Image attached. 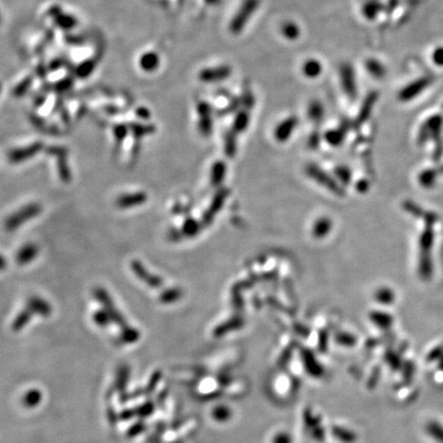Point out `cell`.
Here are the masks:
<instances>
[{
  "instance_id": "obj_1",
  "label": "cell",
  "mask_w": 443,
  "mask_h": 443,
  "mask_svg": "<svg viewBox=\"0 0 443 443\" xmlns=\"http://www.w3.org/2000/svg\"><path fill=\"white\" fill-rule=\"evenodd\" d=\"M42 212V207L37 202L29 203L21 208L19 211L12 214L5 222V228L7 231L13 232L20 228L23 224L31 219L36 218Z\"/></svg>"
},
{
  "instance_id": "obj_2",
  "label": "cell",
  "mask_w": 443,
  "mask_h": 443,
  "mask_svg": "<svg viewBox=\"0 0 443 443\" xmlns=\"http://www.w3.org/2000/svg\"><path fill=\"white\" fill-rule=\"evenodd\" d=\"M261 0H243L239 10L237 11L230 23V30L234 34H239L258 11Z\"/></svg>"
},
{
  "instance_id": "obj_3",
  "label": "cell",
  "mask_w": 443,
  "mask_h": 443,
  "mask_svg": "<svg viewBox=\"0 0 443 443\" xmlns=\"http://www.w3.org/2000/svg\"><path fill=\"white\" fill-rule=\"evenodd\" d=\"M306 174L308 175L311 179L315 180L318 184L325 187L331 193H333L335 195H339V196L344 195L343 189L338 186V184L330 176H328L324 172V170H322L318 166H316L314 164L308 165L306 167Z\"/></svg>"
},
{
  "instance_id": "obj_4",
  "label": "cell",
  "mask_w": 443,
  "mask_h": 443,
  "mask_svg": "<svg viewBox=\"0 0 443 443\" xmlns=\"http://www.w3.org/2000/svg\"><path fill=\"white\" fill-rule=\"evenodd\" d=\"M47 154L54 156L57 158V168L59 177L62 180L63 183L68 184L72 180L71 170L68 164V156H67V149L60 146H53L46 150Z\"/></svg>"
},
{
  "instance_id": "obj_5",
  "label": "cell",
  "mask_w": 443,
  "mask_h": 443,
  "mask_svg": "<svg viewBox=\"0 0 443 443\" xmlns=\"http://www.w3.org/2000/svg\"><path fill=\"white\" fill-rule=\"evenodd\" d=\"M130 268L133 272V274L137 276L141 281H143L145 284L149 285L152 288H158L162 285V279L154 275L146 269V267L142 264V262L138 260H133L130 262Z\"/></svg>"
},
{
  "instance_id": "obj_6",
  "label": "cell",
  "mask_w": 443,
  "mask_h": 443,
  "mask_svg": "<svg viewBox=\"0 0 443 443\" xmlns=\"http://www.w3.org/2000/svg\"><path fill=\"white\" fill-rule=\"evenodd\" d=\"M228 194H229V190L226 188H222L216 193V195L211 203V207L209 208L207 213L204 214L202 217V223L204 226H210L213 223L216 215L223 208Z\"/></svg>"
},
{
  "instance_id": "obj_7",
  "label": "cell",
  "mask_w": 443,
  "mask_h": 443,
  "mask_svg": "<svg viewBox=\"0 0 443 443\" xmlns=\"http://www.w3.org/2000/svg\"><path fill=\"white\" fill-rule=\"evenodd\" d=\"M231 72H232L231 68L227 65H223L215 68H207V69H203L200 72L199 78L203 82L214 83L227 79L231 75Z\"/></svg>"
},
{
  "instance_id": "obj_8",
  "label": "cell",
  "mask_w": 443,
  "mask_h": 443,
  "mask_svg": "<svg viewBox=\"0 0 443 443\" xmlns=\"http://www.w3.org/2000/svg\"><path fill=\"white\" fill-rule=\"evenodd\" d=\"M42 149H43V144L40 142H36L24 148L12 150L9 153L8 158L12 163H20L34 157Z\"/></svg>"
},
{
  "instance_id": "obj_9",
  "label": "cell",
  "mask_w": 443,
  "mask_h": 443,
  "mask_svg": "<svg viewBox=\"0 0 443 443\" xmlns=\"http://www.w3.org/2000/svg\"><path fill=\"white\" fill-rule=\"evenodd\" d=\"M147 199H148V196L143 191L125 193V194L120 195L116 199V206L119 209H123V210L132 209V208H137V207L142 206V204H144L147 201Z\"/></svg>"
},
{
  "instance_id": "obj_10",
  "label": "cell",
  "mask_w": 443,
  "mask_h": 443,
  "mask_svg": "<svg viewBox=\"0 0 443 443\" xmlns=\"http://www.w3.org/2000/svg\"><path fill=\"white\" fill-rule=\"evenodd\" d=\"M200 119L198 123L199 131L208 137L213 131V121H212V107L207 102H201L197 107Z\"/></svg>"
},
{
  "instance_id": "obj_11",
  "label": "cell",
  "mask_w": 443,
  "mask_h": 443,
  "mask_svg": "<svg viewBox=\"0 0 443 443\" xmlns=\"http://www.w3.org/2000/svg\"><path fill=\"white\" fill-rule=\"evenodd\" d=\"M340 84L348 96L354 97L356 94V84L354 79V72L349 65H343L339 70Z\"/></svg>"
},
{
  "instance_id": "obj_12",
  "label": "cell",
  "mask_w": 443,
  "mask_h": 443,
  "mask_svg": "<svg viewBox=\"0 0 443 443\" xmlns=\"http://www.w3.org/2000/svg\"><path fill=\"white\" fill-rule=\"evenodd\" d=\"M93 294H94V298L97 301H100L102 304H103V306L105 307L106 310H107V313L109 315H111V317L113 319H115L116 322L121 323L122 322V317L120 316V314L118 313V311L116 310V308L114 307L113 302H112L109 293L104 288L96 287L93 290Z\"/></svg>"
},
{
  "instance_id": "obj_13",
  "label": "cell",
  "mask_w": 443,
  "mask_h": 443,
  "mask_svg": "<svg viewBox=\"0 0 443 443\" xmlns=\"http://www.w3.org/2000/svg\"><path fill=\"white\" fill-rule=\"evenodd\" d=\"M297 125H298V118L291 116L284 119L275 128L274 131L275 139L280 143L286 142L292 134L293 129L297 127Z\"/></svg>"
},
{
  "instance_id": "obj_14",
  "label": "cell",
  "mask_w": 443,
  "mask_h": 443,
  "mask_svg": "<svg viewBox=\"0 0 443 443\" xmlns=\"http://www.w3.org/2000/svg\"><path fill=\"white\" fill-rule=\"evenodd\" d=\"M39 254V249L35 243H27L23 245L16 255V262L21 265H28L35 260Z\"/></svg>"
},
{
  "instance_id": "obj_15",
  "label": "cell",
  "mask_w": 443,
  "mask_h": 443,
  "mask_svg": "<svg viewBox=\"0 0 443 443\" xmlns=\"http://www.w3.org/2000/svg\"><path fill=\"white\" fill-rule=\"evenodd\" d=\"M302 71L307 78H311V79L317 78L322 73V64L316 59L307 60L303 64Z\"/></svg>"
},
{
  "instance_id": "obj_16",
  "label": "cell",
  "mask_w": 443,
  "mask_h": 443,
  "mask_svg": "<svg viewBox=\"0 0 443 443\" xmlns=\"http://www.w3.org/2000/svg\"><path fill=\"white\" fill-rule=\"evenodd\" d=\"M226 172H227V167L225 162L217 161L214 163L211 173V183L214 187H218L223 183L226 176Z\"/></svg>"
},
{
  "instance_id": "obj_17",
  "label": "cell",
  "mask_w": 443,
  "mask_h": 443,
  "mask_svg": "<svg viewBox=\"0 0 443 443\" xmlns=\"http://www.w3.org/2000/svg\"><path fill=\"white\" fill-rule=\"evenodd\" d=\"M332 228V222L328 218H320L316 221L313 226V236L321 239V238L328 235Z\"/></svg>"
},
{
  "instance_id": "obj_18",
  "label": "cell",
  "mask_w": 443,
  "mask_h": 443,
  "mask_svg": "<svg viewBox=\"0 0 443 443\" xmlns=\"http://www.w3.org/2000/svg\"><path fill=\"white\" fill-rule=\"evenodd\" d=\"M28 306L32 311H35L36 313L42 314V315H48L51 313V306L47 302H45L43 299H40L38 297H32L28 301Z\"/></svg>"
},
{
  "instance_id": "obj_19",
  "label": "cell",
  "mask_w": 443,
  "mask_h": 443,
  "mask_svg": "<svg viewBox=\"0 0 443 443\" xmlns=\"http://www.w3.org/2000/svg\"><path fill=\"white\" fill-rule=\"evenodd\" d=\"M345 133H346V129L344 128V126L339 127V128H335V129H330L327 130L324 134V139L325 141L330 145V146H338L342 144V142L344 141L345 138Z\"/></svg>"
},
{
  "instance_id": "obj_20",
  "label": "cell",
  "mask_w": 443,
  "mask_h": 443,
  "mask_svg": "<svg viewBox=\"0 0 443 443\" xmlns=\"http://www.w3.org/2000/svg\"><path fill=\"white\" fill-rule=\"evenodd\" d=\"M282 35L288 40H296L301 35V29L294 22L288 21L282 24L281 27Z\"/></svg>"
},
{
  "instance_id": "obj_21",
  "label": "cell",
  "mask_w": 443,
  "mask_h": 443,
  "mask_svg": "<svg viewBox=\"0 0 443 443\" xmlns=\"http://www.w3.org/2000/svg\"><path fill=\"white\" fill-rule=\"evenodd\" d=\"M250 123V115L247 111H241L238 113L233 121V131L235 133L242 132L247 129Z\"/></svg>"
},
{
  "instance_id": "obj_22",
  "label": "cell",
  "mask_w": 443,
  "mask_h": 443,
  "mask_svg": "<svg viewBox=\"0 0 443 443\" xmlns=\"http://www.w3.org/2000/svg\"><path fill=\"white\" fill-rule=\"evenodd\" d=\"M201 230V225L199 222H197L195 219L193 218H189L187 219L182 227V233L183 235H185L186 237L192 238L195 237Z\"/></svg>"
},
{
  "instance_id": "obj_23",
  "label": "cell",
  "mask_w": 443,
  "mask_h": 443,
  "mask_svg": "<svg viewBox=\"0 0 443 443\" xmlns=\"http://www.w3.org/2000/svg\"><path fill=\"white\" fill-rule=\"evenodd\" d=\"M324 116V108L318 101H313L308 108V117L314 122H319Z\"/></svg>"
},
{
  "instance_id": "obj_24",
  "label": "cell",
  "mask_w": 443,
  "mask_h": 443,
  "mask_svg": "<svg viewBox=\"0 0 443 443\" xmlns=\"http://www.w3.org/2000/svg\"><path fill=\"white\" fill-rule=\"evenodd\" d=\"M182 293L183 292L180 288H176V287L175 288H168L160 294V301L162 303H165V304L174 303L182 297Z\"/></svg>"
},
{
  "instance_id": "obj_25",
  "label": "cell",
  "mask_w": 443,
  "mask_h": 443,
  "mask_svg": "<svg viewBox=\"0 0 443 443\" xmlns=\"http://www.w3.org/2000/svg\"><path fill=\"white\" fill-rule=\"evenodd\" d=\"M158 63H159V58L156 54H153V53L146 54L141 61L142 67L148 71H152V70L156 69L157 66H158Z\"/></svg>"
},
{
  "instance_id": "obj_26",
  "label": "cell",
  "mask_w": 443,
  "mask_h": 443,
  "mask_svg": "<svg viewBox=\"0 0 443 443\" xmlns=\"http://www.w3.org/2000/svg\"><path fill=\"white\" fill-rule=\"evenodd\" d=\"M235 132H228L225 135V153L229 158H232L236 152Z\"/></svg>"
},
{
  "instance_id": "obj_27",
  "label": "cell",
  "mask_w": 443,
  "mask_h": 443,
  "mask_svg": "<svg viewBox=\"0 0 443 443\" xmlns=\"http://www.w3.org/2000/svg\"><path fill=\"white\" fill-rule=\"evenodd\" d=\"M334 174L337 177V179L345 185H348L351 179V173L350 170L346 166H337L334 169Z\"/></svg>"
},
{
  "instance_id": "obj_28",
  "label": "cell",
  "mask_w": 443,
  "mask_h": 443,
  "mask_svg": "<svg viewBox=\"0 0 443 443\" xmlns=\"http://www.w3.org/2000/svg\"><path fill=\"white\" fill-rule=\"evenodd\" d=\"M308 143H309L310 149H313V150L317 149L319 144H320V134L318 132H313L311 134V137H310Z\"/></svg>"
},
{
  "instance_id": "obj_29",
  "label": "cell",
  "mask_w": 443,
  "mask_h": 443,
  "mask_svg": "<svg viewBox=\"0 0 443 443\" xmlns=\"http://www.w3.org/2000/svg\"><path fill=\"white\" fill-rule=\"evenodd\" d=\"M114 133L116 135V139L118 140V142H122L124 137L126 135V128L122 125H119L114 129Z\"/></svg>"
},
{
  "instance_id": "obj_30",
  "label": "cell",
  "mask_w": 443,
  "mask_h": 443,
  "mask_svg": "<svg viewBox=\"0 0 443 443\" xmlns=\"http://www.w3.org/2000/svg\"><path fill=\"white\" fill-rule=\"evenodd\" d=\"M29 317H30V313L28 311H23L20 314V316L18 317V320L16 321V326H18V327L22 326L24 323H26L28 321Z\"/></svg>"
},
{
  "instance_id": "obj_31",
  "label": "cell",
  "mask_w": 443,
  "mask_h": 443,
  "mask_svg": "<svg viewBox=\"0 0 443 443\" xmlns=\"http://www.w3.org/2000/svg\"><path fill=\"white\" fill-rule=\"evenodd\" d=\"M182 231H179V230H172L170 231V235H169V237H170V239L172 240H174V241H177V240H179L180 239V237L182 236Z\"/></svg>"
},
{
  "instance_id": "obj_32",
  "label": "cell",
  "mask_w": 443,
  "mask_h": 443,
  "mask_svg": "<svg viewBox=\"0 0 443 443\" xmlns=\"http://www.w3.org/2000/svg\"><path fill=\"white\" fill-rule=\"evenodd\" d=\"M7 266H8V262H7L6 258L0 255V271L5 270L7 268Z\"/></svg>"
},
{
  "instance_id": "obj_33",
  "label": "cell",
  "mask_w": 443,
  "mask_h": 443,
  "mask_svg": "<svg viewBox=\"0 0 443 443\" xmlns=\"http://www.w3.org/2000/svg\"><path fill=\"white\" fill-rule=\"evenodd\" d=\"M221 0H207V3L211 4V5H218Z\"/></svg>"
}]
</instances>
